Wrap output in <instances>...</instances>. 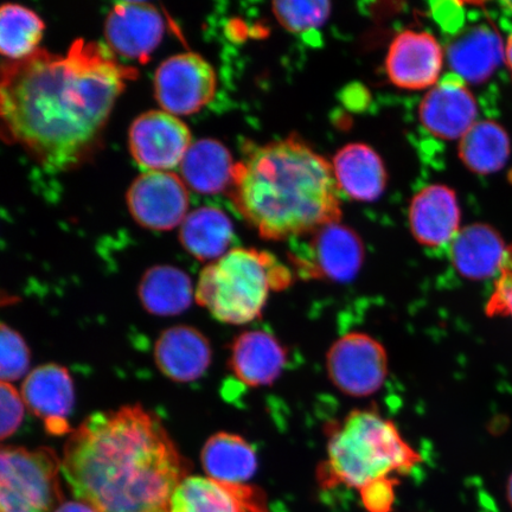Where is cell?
Listing matches in <instances>:
<instances>
[{
    "label": "cell",
    "instance_id": "11",
    "mask_svg": "<svg viewBox=\"0 0 512 512\" xmlns=\"http://www.w3.org/2000/svg\"><path fill=\"white\" fill-rule=\"evenodd\" d=\"M128 144L136 162L147 171H169L181 165L191 146L187 125L174 114L150 111L133 121Z\"/></svg>",
    "mask_w": 512,
    "mask_h": 512
},
{
    "label": "cell",
    "instance_id": "33",
    "mask_svg": "<svg viewBox=\"0 0 512 512\" xmlns=\"http://www.w3.org/2000/svg\"><path fill=\"white\" fill-rule=\"evenodd\" d=\"M398 478L382 479L360 491L363 507L368 512H390L395 502V486Z\"/></svg>",
    "mask_w": 512,
    "mask_h": 512
},
{
    "label": "cell",
    "instance_id": "19",
    "mask_svg": "<svg viewBox=\"0 0 512 512\" xmlns=\"http://www.w3.org/2000/svg\"><path fill=\"white\" fill-rule=\"evenodd\" d=\"M155 360L168 379L182 383L196 381L210 366V344L197 329L187 325L174 326L159 336Z\"/></svg>",
    "mask_w": 512,
    "mask_h": 512
},
{
    "label": "cell",
    "instance_id": "21",
    "mask_svg": "<svg viewBox=\"0 0 512 512\" xmlns=\"http://www.w3.org/2000/svg\"><path fill=\"white\" fill-rule=\"evenodd\" d=\"M339 190L352 200H377L387 185V172L374 149L362 143L345 145L332 162Z\"/></svg>",
    "mask_w": 512,
    "mask_h": 512
},
{
    "label": "cell",
    "instance_id": "8",
    "mask_svg": "<svg viewBox=\"0 0 512 512\" xmlns=\"http://www.w3.org/2000/svg\"><path fill=\"white\" fill-rule=\"evenodd\" d=\"M326 369L332 384L343 394L367 398L379 392L387 380V350L374 337L350 332L332 344Z\"/></svg>",
    "mask_w": 512,
    "mask_h": 512
},
{
    "label": "cell",
    "instance_id": "34",
    "mask_svg": "<svg viewBox=\"0 0 512 512\" xmlns=\"http://www.w3.org/2000/svg\"><path fill=\"white\" fill-rule=\"evenodd\" d=\"M55 512H95L91 507H88L87 504L81 503L79 501L76 502H67L60 505L59 508Z\"/></svg>",
    "mask_w": 512,
    "mask_h": 512
},
{
    "label": "cell",
    "instance_id": "18",
    "mask_svg": "<svg viewBox=\"0 0 512 512\" xmlns=\"http://www.w3.org/2000/svg\"><path fill=\"white\" fill-rule=\"evenodd\" d=\"M448 66L465 82L489 80L505 60L501 35L491 25L480 24L460 32L446 51Z\"/></svg>",
    "mask_w": 512,
    "mask_h": 512
},
{
    "label": "cell",
    "instance_id": "23",
    "mask_svg": "<svg viewBox=\"0 0 512 512\" xmlns=\"http://www.w3.org/2000/svg\"><path fill=\"white\" fill-rule=\"evenodd\" d=\"M236 164L227 147L214 139L192 143L181 163L182 179L200 194H217L234 183Z\"/></svg>",
    "mask_w": 512,
    "mask_h": 512
},
{
    "label": "cell",
    "instance_id": "17",
    "mask_svg": "<svg viewBox=\"0 0 512 512\" xmlns=\"http://www.w3.org/2000/svg\"><path fill=\"white\" fill-rule=\"evenodd\" d=\"M287 363V350L271 332L251 330L230 345L229 368L248 387L271 386Z\"/></svg>",
    "mask_w": 512,
    "mask_h": 512
},
{
    "label": "cell",
    "instance_id": "1",
    "mask_svg": "<svg viewBox=\"0 0 512 512\" xmlns=\"http://www.w3.org/2000/svg\"><path fill=\"white\" fill-rule=\"evenodd\" d=\"M133 74L99 43L75 41L66 55L38 49L3 67L5 132L46 168H72L92 150Z\"/></svg>",
    "mask_w": 512,
    "mask_h": 512
},
{
    "label": "cell",
    "instance_id": "22",
    "mask_svg": "<svg viewBox=\"0 0 512 512\" xmlns=\"http://www.w3.org/2000/svg\"><path fill=\"white\" fill-rule=\"evenodd\" d=\"M22 396L25 406L44 422L67 420L74 405L72 377L59 364H44L25 379Z\"/></svg>",
    "mask_w": 512,
    "mask_h": 512
},
{
    "label": "cell",
    "instance_id": "13",
    "mask_svg": "<svg viewBox=\"0 0 512 512\" xmlns=\"http://www.w3.org/2000/svg\"><path fill=\"white\" fill-rule=\"evenodd\" d=\"M477 117L475 96L456 74L446 76L432 87L419 108L421 124L444 140L462 139L477 124Z\"/></svg>",
    "mask_w": 512,
    "mask_h": 512
},
{
    "label": "cell",
    "instance_id": "9",
    "mask_svg": "<svg viewBox=\"0 0 512 512\" xmlns=\"http://www.w3.org/2000/svg\"><path fill=\"white\" fill-rule=\"evenodd\" d=\"M216 92L213 67L202 56L183 53L160 64L155 76V93L163 111L189 115L201 111Z\"/></svg>",
    "mask_w": 512,
    "mask_h": 512
},
{
    "label": "cell",
    "instance_id": "36",
    "mask_svg": "<svg viewBox=\"0 0 512 512\" xmlns=\"http://www.w3.org/2000/svg\"><path fill=\"white\" fill-rule=\"evenodd\" d=\"M507 498H508V502L510 504V507L512 508V473L508 479V484H507Z\"/></svg>",
    "mask_w": 512,
    "mask_h": 512
},
{
    "label": "cell",
    "instance_id": "7",
    "mask_svg": "<svg viewBox=\"0 0 512 512\" xmlns=\"http://www.w3.org/2000/svg\"><path fill=\"white\" fill-rule=\"evenodd\" d=\"M305 238L304 243L293 248L292 254L293 264L303 277L348 283L360 272L364 248L354 230L337 222Z\"/></svg>",
    "mask_w": 512,
    "mask_h": 512
},
{
    "label": "cell",
    "instance_id": "30",
    "mask_svg": "<svg viewBox=\"0 0 512 512\" xmlns=\"http://www.w3.org/2000/svg\"><path fill=\"white\" fill-rule=\"evenodd\" d=\"M30 351L17 331L5 323L0 331V377L3 382L21 379L29 369Z\"/></svg>",
    "mask_w": 512,
    "mask_h": 512
},
{
    "label": "cell",
    "instance_id": "3",
    "mask_svg": "<svg viewBox=\"0 0 512 512\" xmlns=\"http://www.w3.org/2000/svg\"><path fill=\"white\" fill-rule=\"evenodd\" d=\"M233 198L266 240L299 239L341 220L334 168L297 136L255 147L236 164Z\"/></svg>",
    "mask_w": 512,
    "mask_h": 512
},
{
    "label": "cell",
    "instance_id": "25",
    "mask_svg": "<svg viewBox=\"0 0 512 512\" xmlns=\"http://www.w3.org/2000/svg\"><path fill=\"white\" fill-rule=\"evenodd\" d=\"M182 245L201 261L219 260L233 240V224L222 210L213 207L190 211L181 224Z\"/></svg>",
    "mask_w": 512,
    "mask_h": 512
},
{
    "label": "cell",
    "instance_id": "16",
    "mask_svg": "<svg viewBox=\"0 0 512 512\" xmlns=\"http://www.w3.org/2000/svg\"><path fill=\"white\" fill-rule=\"evenodd\" d=\"M409 227L416 241L437 248L451 243L460 230V208L456 192L434 184L413 197L409 206Z\"/></svg>",
    "mask_w": 512,
    "mask_h": 512
},
{
    "label": "cell",
    "instance_id": "15",
    "mask_svg": "<svg viewBox=\"0 0 512 512\" xmlns=\"http://www.w3.org/2000/svg\"><path fill=\"white\" fill-rule=\"evenodd\" d=\"M170 512H270L265 492L247 484L189 476L172 496Z\"/></svg>",
    "mask_w": 512,
    "mask_h": 512
},
{
    "label": "cell",
    "instance_id": "28",
    "mask_svg": "<svg viewBox=\"0 0 512 512\" xmlns=\"http://www.w3.org/2000/svg\"><path fill=\"white\" fill-rule=\"evenodd\" d=\"M43 31L41 17L25 6L8 3L0 9V51L12 62L34 55Z\"/></svg>",
    "mask_w": 512,
    "mask_h": 512
},
{
    "label": "cell",
    "instance_id": "32",
    "mask_svg": "<svg viewBox=\"0 0 512 512\" xmlns=\"http://www.w3.org/2000/svg\"><path fill=\"white\" fill-rule=\"evenodd\" d=\"M23 396L9 382L0 384V406H2V414H0V435L2 439L10 437L14 434L23 420L24 415Z\"/></svg>",
    "mask_w": 512,
    "mask_h": 512
},
{
    "label": "cell",
    "instance_id": "35",
    "mask_svg": "<svg viewBox=\"0 0 512 512\" xmlns=\"http://www.w3.org/2000/svg\"><path fill=\"white\" fill-rule=\"evenodd\" d=\"M505 62H507V66L512 75V32L508 38L507 44H505Z\"/></svg>",
    "mask_w": 512,
    "mask_h": 512
},
{
    "label": "cell",
    "instance_id": "37",
    "mask_svg": "<svg viewBox=\"0 0 512 512\" xmlns=\"http://www.w3.org/2000/svg\"><path fill=\"white\" fill-rule=\"evenodd\" d=\"M504 5L512 12V2L504 3Z\"/></svg>",
    "mask_w": 512,
    "mask_h": 512
},
{
    "label": "cell",
    "instance_id": "14",
    "mask_svg": "<svg viewBox=\"0 0 512 512\" xmlns=\"http://www.w3.org/2000/svg\"><path fill=\"white\" fill-rule=\"evenodd\" d=\"M164 31L159 10L144 2L115 4L105 23L108 47L130 60L147 59L162 42Z\"/></svg>",
    "mask_w": 512,
    "mask_h": 512
},
{
    "label": "cell",
    "instance_id": "24",
    "mask_svg": "<svg viewBox=\"0 0 512 512\" xmlns=\"http://www.w3.org/2000/svg\"><path fill=\"white\" fill-rule=\"evenodd\" d=\"M201 460L209 478L230 484H246L258 467L254 447L240 435L226 432L207 440Z\"/></svg>",
    "mask_w": 512,
    "mask_h": 512
},
{
    "label": "cell",
    "instance_id": "12",
    "mask_svg": "<svg viewBox=\"0 0 512 512\" xmlns=\"http://www.w3.org/2000/svg\"><path fill=\"white\" fill-rule=\"evenodd\" d=\"M443 67V48L430 32L405 30L390 43L386 72L396 87L408 91L434 87Z\"/></svg>",
    "mask_w": 512,
    "mask_h": 512
},
{
    "label": "cell",
    "instance_id": "10",
    "mask_svg": "<svg viewBox=\"0 0 512 512\" xmlns=\"http://www.w3.org/2000/svg\"><path fill=\"white\" fill-rule=\"evenodd\" d=\"M187 184L170 171H146L128 189L127 204L133 219L152 230H171L188 216Z\"/></svg>",
    "mask_w": 512,
    "mask_h": 512
},
{
    "label": "cell",
    "instance_id": "20",
    "mask_svg": "<svg viewBox=\"0 0 512 512\" xmlns=\"http://www.w3.org/2000/svg\"><path fill=\"white\" fill-rule=\"evenodd\" d=\"M450 245L453 267L470 280L498 277L508 253L501 234L484 223L460 229Z\"/></svg>",
    "mask_w": 512,
    "mask_h": 512
},
{
    "label": "cell",
    "instance_id": "2",
    "mask_svg": "<svg viewBox=\"0 0 512 512\" xmlns=\"http://www.w3.org/2000/svg\"><path fill=\"white\" fill-rule=\"evenodd\" d=\"M61 463L76 501L95 512H170L191 469L162 420L140 405L88 416Z\"/></svg>",
    "mask_w": 512,
    "mask_h": 512
},
{
    "label": "cell",
    "instance_id": "6",
    "mask_svg": "<svg viewBox=\"0 0 512 512\" xmlns=\"http://www.w3.org/2000/svg\"><path fill=\"white\" fill-rule=\"evenodd\" d=\"M61 459L50 448L3 446L0 512H55L62 505Z\"/></svg>",
    "mask_w": 512,
    "mask_h": 512
},
{
    "label": "cell",
    "instance_id": "27",
    "mask_svg": "<svg viewBox=\"0 0 512 512\" xmlns=\"http://www.w3.org/2000/svg\"><path fill=\"white\" fill-rule=\"evenodd\" d=\"M510 138L495 121L485 120L460 139L459 157L466 168L479 175L502 170L510 156Z\"/></svg>",
    "mask_w": 512,
    "mask_h": 512
},
{
    "label": "cell",
    "instance_id": "31",
    "mask_svg": "<svg viewBox=\"0 0 512 512\" xmlns=\"http://www.w3.org/2000/svg\"><path fill=\"white\" fill-rule=\"evenodd\" d=\"M486 313L489 316L512 318V246L508 247L507 256L499 272L494 292L491 294Z\"/></svg>",
    "mask_w": 512,
    "mask_h": 512
},
{
    "label": "cell",
    "instance_id": "4",
    "mask_svg": "<svg viewBox=\"0 0 512 512\" xmlns=\"http://www.w3.org/2000/svg\"><path fill=\"white\" fill-rule=\"evenodd\" d=\"M420 463L419 452L392 420L374 411H352L330 427L317 478L324 489L344 486L360 492L379 480L406 475Z\"/></svg>",
    "mask_w": 512,
    "mask_h": 512
},
{
    "label": "cell",
    "instance_id": "26",
    "mask_svg": "<svg viewBox=\"0 0 512 512\" xmlns=\"http://www.w3.org/2000/svg\"><path fill=\"white\" fill-rule=\"evenodd\" d=\"M138 293L145 310L156 316H177L188 310L195 294L188 274L174 266L150 268Z\"/></svg>",
    "mask_w": 512,
    "mask_h": 512
},
{
    "label": "cell",
    "instance_id": "5",
    "mask_svg": "<svg viewBox=\"0 0 512 512\" xmlns=\"http://www.w3.org/2000/svg\"><path fill=\"white\" fill-rule=\"evenodd\" d=\"M292 283V273L274 256L234 248L201 272L198 305L221 323L242 325L260 318L272 291Z\"/></svg>",
    "mask_w": 512,
    "mask_h": 512
},
{
    "label": "cell",
    "instance_id": "29",
    "mask_svg": "<svg viewBox=\"0 0 512 512\" xmlns=\"http://www.w3.org/2000/svg\"><path fill=\"white\" fill-rule=\"evenodd\" d=\"M273 12L285 29L296 34L316 30L331 12L329 2H275Z\"/></svg>",
    "mask_w": 512,
    "mask_h": 512
}]
</instances>
